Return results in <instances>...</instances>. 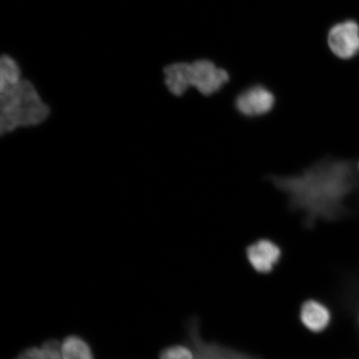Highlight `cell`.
Here are the masks:
<instances>
[{
  "instance_id": "obj_1",
  "label": "cell",
  "mask_w": 359,
  "mask_h": 359,
  "mask_svg": "<svg viewBox=\"0 0 359 359\" xmlns=\"http://www.w3.org/2000/svg\"><path fill=\"white\" fill-rule=\"evenodd\" d=\"M273 187L285 194L288 206L302 215L304 226L339 219L345 212V201L355 187L353 168L348 161L325 158L290 176L269 175Z\"/></svg>"
},
{
  "instance_id": "obj_2",
  "label": "cell",
  "mask_w": 359,
  "mask_h": 359,
  "mask_svg": "<svg viewBox=\"0 0 359 359\" xmlns=\"http://www.w3.org/2000/svg\"><path fill=\"white\" fill-rule=\"evenodd\" d=\"M50 111L34 85L22 79L16 87L0 93V133L36 127L48 118Z\"/></svg>"
},
{
  "instance_id": "obj_3",
  "label": "cell",
  "mask_w": 359,
  "mask_h": 359,
  "mask_svg": "<svg viewBox=\"0 0 359 359\" xmlns=\"http://www.w3.org/2000/svg\"><path fill=\"white\" fill-rule=\"evenodd\" d=\"M163 74L165 86L176 97L183 96L191 88L205 97L212 96L230 81L226 70L208 60L174 62L165 67Z\"/></svg>"
},
{
  "instance_id": "obj_4",
  "label": "cell",
  "mask_w": 359,
  "mask_h": 359,
  "mask_svg": "<svg viewBox=\"0 0 359 359\" xmlns=\"http://www.w3.org/2000/svg\"><path fill=\"white\" fill-rule=\"evenodd\" d=\"M187 339L196 348V359H263L240 349L205 340L201 334V321L192 317L187 324Z\"/></svg>"
},
{
  "instance_id": "obj_5",
  "label": "cell",
  "mask_w": 359,
  "mask_h": 359,
  "mask_svg": "<svg viewBox=\"0 0 359 359\" xmlns=\"http://www.w3.org/2000/svg\"><path fill=\"white\" fill-rule=\"evenodd\" d=\"M275 104V95L262 84L246 88L238 94L235 100L236 109L246 118L266 115L272 111Z\"/></svg>"
},
{
  "instance_id": "obj_6",
  "label": "cell",
  "mask_w": 359,
  "mask_h": 359,
  "mask_svg": "<svg viewBox=\"0 0 359 359\" xmlns=\"http://www.w3.org/2000/svg\"><path fill=\"white\" fill-rule=\"evenodd\" d=\"M245 257L254 271L260 275H269L279 266L283 250L275 241L262 238L246 247Z\"/></svg>"
},
{
  "instance_id": "obj_7",
  "label": "cell",
  "mask_w": 359,
  "mask_h": 359,
  "mask_svg": "<svg viewBox=\"0 0 359 359\" xmlns=\"http://www.w3.org/2000/svg\"><path fill=\"white\" fill-rule=\"evenodd\" d=\"M327 45L341 60H350L359 52V25L355 21L339 22L327 34Z\"/></svg>"
},
{
  "instance_id": "obj_8",
  "label": "cell",
  "mask_w": 359,
  "mask_h": 359,
  "mask_svg": "<svg viewBox=\"0 0 359 359\" xmlns=\"http://www.w3.org/2000/svg\"><path fill=\"white\" fill-rule=\"evenodd\" d=\"M300 324L313 334L324 333L333 322V313L327 305L317 299H308L300 305Z\"/></svg>"
},
{
  "instance_id": "obj_9",
  "label": "cell",
  "mask_w": 359,
  "mask_h": 359,
  "mask_svg": "<svg viewBox=\"0 0 359 359\" xmlns=\"http://www.w3.org/2000/svg\"><path fill=\"white\" fill-rule=\"evenodd\" d=\"M62 359H97L92 344L78 334L65 337L61 341Z\"/></svg>"
},
{
  "instance_id": "obj_10",
  "label": "cell",
  "mask_w": 359,
  "mask_h": 359,
  "mask_svg": "<svg viewBox=\"0 0 359 359\" xmlns=\"http://www.w3.org/2000/svg\"><path fill=\"white\" fill-rule=\"evenodd\" d=\"M13 359H62L61 342L57 339L45 340L41 345H33L22 349Z\"/></svg>"
},
{
  "instance_id": "obj_11",
  "label": "cell",
  "mask_w": 359,
  "mask_h": 359,
  "mask_svg": "<svg viewBox=\"0 0 359 359\" xmlns=\"http://www.w3.org/2000/svg\"><path fill=\"white\" fill-rule=\"evenodd\" d=\"M22 79L17 62L11 56L3 55L0 60V93L16 87Z\"/></svg>"
},
{
  "instance_id": "obj_12",
  "label": "cell",
  "mask_w": 359,
  "mask_h": 359,
  "mask_svg": "<svg viewBox=\"0 0 359 359\" xmlns=\"http://www.w3.org/2000/svg\"><path fill=\"white\" fill-rule=\"evenodd\" d=\"M158 359H196L194 345L187 339L185 343L168 345L160 350Z\"/></svg>"
},
{
  "instance_id": "obj_13",
  "label": "cell",
  "mask_w": 359,
  "mask_h": 359,
  "mask_svg": "<svg viewBox=\"0 0 359 359\" xmlns=\"http://www.w3.org/2000/svg\"><path fill=\"white\" fill-rule=\"evenodd\" d=\"M358 172H359V163H358Z\"/></svg>"
},
{
  "instance_id": "obj_14",
  "label": "cell",
  "mask_w": 359,
  "mask_h": 359,
  "mask_svg": "<svg viewBox=\"0 0 359 359\" xmlns=\"http://www.w3.org/2000/svg\"><path fill=\"white\" fill-rule=\"evenodd\" d=\"M358 323H359V316H358Z\"/></svg>"
}]
</instances>
